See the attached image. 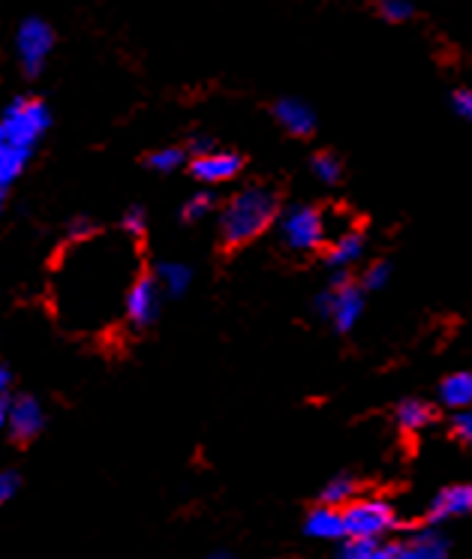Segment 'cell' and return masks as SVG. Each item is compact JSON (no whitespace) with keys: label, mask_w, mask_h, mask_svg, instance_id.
<instances>
[{"label":"cell","mask_w":472,"mask_h":559,"mask_svg":"<svg viewBox=\"0 0 472 559\" xmlns=\"http://www.w3.org/2000/svg\"><path fill=\"white\" fill-rule=\"evenodd\" d=\"M142 274V241L118 226L63 241L49 271L51 317L75 337H106L121 329L127 293Z\"/></svg>","instance_id":"cell-1"},{"label":"cell","mask_w":472,"mask_h":559,"mask_svg":"<svg viewBox=\"0 0 472 559\" xmlns=\"http://www.w3.org/2000/svg\"><path fill=\"white\" fill-rule=\"evenodd\" d=\"M280 190L271 183H247L217 207V238L223 250H241L278 226Z\"/></svg>","instance_id":"cell-2"},{"label":"cell","mask_w":472,"mask_h":559,"mask_svg":"<svg viewBox=\"0 0 472 559\" xmlns=\"http://www.w3.org/2000/svg\"><path fill=\"white\" fill-rule=\"evenodd\" d=\"M51 130V109L39 97H15L0 111V139L37 151Z\"/></svg>","instance_id":"cell-3"},{"label":"cell","mask_w":472,"mask_h":559,"mask_svg":"<svg viewBox=\"0 0 472 559\" xmlns=\"http://www.w3.org/2000/svg\"><path fill=\"white\" fill-rule=\"evenodd\" d=\"M278 235L280 243H283L290 253H319L328 243L326 211L316 205L286 207V211H280L278 217Z\"/></svg>","instance_id":"cell-4"},{"label":"cell","mask_w":472,"mask_h":559,"mask_svg":"<svg viewBox=\"0 0 472 559\" xmlns=\"http://www.w3.org/2000/svg\"><path fill=\"white\" fill-rule=\"evenodd\" d=\"M343 511V530L346 538H362V542H382L388 533L398 530V511L391 502L379 497L352 499Z\"/></svg>","instance_id":"cell-5"},{"label":"cell","mask_w":472,"mask_h":559,"mask_svg":"<svg viewBox=\"0 0 472 559\" xmlns=\"http://www.w3.org/2000/svg\"><path fill=\"white\" fill-rule=\"evenodd\" d=\"M316 310L334 325V331L350 334L364 313V289L350 274H334L326 293L316 298Z\"/></svg>","instance_id":"cell-6"},{"label":"cell","mask_w":472,"mask_h":559,"mask_svg":"<svg viewBox=\"0 0 472 559\" xmlns=\"http://www.w3.org/2000/svg\"><path fill=\"white\" fill-rule=\"evenodd\" d=\"M163 307H166V298L157 289V283L151 280V274H142L135 280L133 289L127 293V301H123L121 313V329L130 331V334H145L160 322L163 317Z\"/></svg>","instance_id":"cell-7"},{"label":"cell","mask_w":472,"mask_h":559,"mask_svg":"<svg viewBox=\"0 0 472 559\" xmlns=\"http://www.w3.org/2000/svg\"><path fill=\"white\" fill-rule=\"evenodd\" d=\"M46 425H49V409H46V403L39 401L37 394L22 391V394H13V397H10L3 433L13 439V442H19V445L37 442V439L46 433Z\"/></svg>","instance_id":"cell-8"},{"label":"cell","mask_w":472,"mask_h":559,"mask_svg":"<svg viewBox=\"0 0 472 559\" xmlns=\"http://www.w3.org/2000/svg\"><path fill=\"white\" fill-rule=\"evenodd\" d=\"M51 51H55V31H51L49 22L25 19L15 31V55H19V63H22L25 75L37 79L46 70Z\"/></svg>","instance_id":"cell-9"},{"label":"cell","mask_w":472,"mask_h":559,"mask_svg":"<svg viewBox=\"0 0 472 559\" xmlns=\"http://www.w3.org/2000/svg\"><path fill=\"white\" fill-rule=\"evenodd\" d=\"M187 171L193 175L196 183H202L205 190L220 187V183L235 181L244 171V157L235 151H223V147H211L202 154H193L187 163Z\"/></svg>","instance_id":"cell-10"},{"label":"cell","mask_w":472,"mask_h":559,"mask_svg":"<svg viewBox=\"0 0 472 559\" xmlns=\"http://www.w3.org/2000/svg\"><path fill=\"white\" fill-rule=\"evenodd\" d=\"M148 274L157 283V289L163 293L166 301H181V298H187V293L193 289L196 280L193 265L184 262V259H160L157 265L151 267Z\"/></svg>","instance_id":"cell-11"},{"label":"cell","mask_w":472,"mask_h":559,"mask_svg":"<svg viewBox=\"0 0 472 559\" xmlns=\"http://www.w3.org/2000/svg\"><path fill=\"white\" fill-rule=\"evenodd\" d=\"M463 514H472V481L467 485H448L442 487L430 506H427V523H442L451 521V518H463Z\"/></svg>","instance_id":"cell-12"},{"label":"cell","mask_w":472,"mask_h":559,"mask_svg":"<svg viewBox=\"0 0 472 559\" xmlns=\"http://www.w3.org/2000/svg\"><path fill=\"white\" fill-rule=\"evenodd\" d=\"M37 151H27L22 145H13L7 139H0V211L7 205V199L13 193V187L22 181V175L31 166Z\"/></svg>","instance_id":"cell-13"},{"label":"cell","mask_w":472,"mask_h":559,"mask_svg":"<svg viewBox=\"0 0 472 559\" xmlns=\"http://www.w3.org/2000/svg\"><path fill=\"white\" fill-rule=\"evenodd\" d=\"M364 255V231L358 226L340 231L326 243V262L338 274H350V267Z\"/></svg>","instance_id":"cell-14"},{"label":"cell","mask_w":472,"mask_h":559,"mask_svg":"<svg viewBox=\"0 0 472 559\" xmlns=\"http://www.w3.org/2000/svg\"><path fill=\"white\" fill-rule=\"evenodd\" d=\"M274 121L295 139H307L316 133V115L304 99L283 97L274 103Z\"/></svg>","instance_id":"cell-15"},{"label":"cell","mask_w":472,"mask_h":559,"mask_svg":"<svg viewBox=\"0 0 472 559\" xmlns=\"http://www.w3.org/2000/svg\"><path fill=\"white\" fill-rule=\"evenodd\" d=\"M304 533L316 538V542H340L346 538V530H343V511L331 509V506H314L304 518Z\"/></svg>","instance_id":"cell-16"},{"label":"cell","mask_w":472,"mask_h":559,"mask_svg":"<svg viewBox=\"0 0 472 559\" xmlns=\"http://www.w3.org/2000/svg\"><path fill=\"white\" fill-rule=\"evenodd\" d=\"M448 557V547L446 538H439L430 530H424V533H415L406 542H398V545H391V554L388 559H446Z\"/></svg>","instance_id":"cell-17"},{"label":"cell","mask_w":472,"mask_h":559,"mask_svg":"<svg viewBox=\"0 0 472 559\" xmlns=\"http://www.w3.org/2000/svg\"><path fill=\"white\" fill-rule=\"evenodd\" d=\"M439 401L446 403L448 409H472V373L470 370H460L451 377L442 379L439 385Z\"/></svg>","instance_id":"cell-18"},{"label":"cell","mask_w":472,"mask_h":559,"mask_svg":"<svg viewBox=\"0 0 472 559\" xmlns=\"http://www.w3.org/2000/svg\"><path fill=\"white\" fill-rule=\"evenodd\" d=\"M434 406L424 401H403L394 409V421H398L400 430H406V433H418L424 427L434 425Z\"/></svg>","instance_id":"cell-19"},{"label":"cell","mask_w":472,"mask_h":559,"mask_svg":"<svg viewBox=\"0 0 472 559\" xmlns=\"http://www.w3.org/2000/svg\"><path fill=\"white\" fill-rule=\"evenodd\" d=\"M187 163H190V151L184 145L157 147L145 157L148 169L157 171V175H175V171L187 169Z\"/></svg>","instance_id":"cell-20"},{"label":"cell","mask_w":472,"mask_h":559,"mask_svg":"<svg viewBox=\"0 0 472 559\" xmlns=\"http://www.w3.org/2000/svg\"><path fill=\"white\" fill-rule=\"evenodd\" d=\"M358 481L352 478V475H338V478H331L326 487H322V493H319V502L322 506H331V509H346L352 499H358Z\"/></svg>","instance_id":"cell-21"},{"label":"cell","mask_w":472,"mask_h":559,"mask_svg":"<svg viewBox=\"0 0 472 559\" xmlns=\"http://www.w3.org/2000/svg\"><path fill=\"white\" fill-rule=\"evenodd\" d=\"M211 214H217V195L211 193V190H199V193L190 195L181 205V219L187 226H199Z\"/></svg>","instance_id":"cell-22"},{"label":"cell","mask_w":472,"mask_h":559,"mask_svg":"<svg viewBox=\"0 0 472 559\" xmlns=\"http://www.w3.org/2000/svg\"><path fill=\"white\" fill-rule=\"evenodd\" d=\"M391 545L386 542H362V538H346L338 550V559H388Z\"/></svg>","instance_id":"cell-23"},{"label":"cell","mask_w":472,"mask_h":559,"mask_svg":"<svg viewBox=\"0 0 472 559\" xmlns=\"http://www.w3.org/2000/svg\"><path fill=\"white\" fill-rule=\"evenodd\" d=\"M310 171H314V178L319 183L334 187V183H340V178H343V163H340L338 154L319 151V154H314V159H310Z\"/></svg>","instance_id":"cell-24"},{"label":"cell","mask_w":472,"mask_h":559,"mask_svg":"<svg viewBox=\"0 0 472 559\" xmlns=\"http://www.w3.org/2000/svg\"><path fill=\"white\" fill-rule=\"evenodd\" d=\"M118 229L127 231L130 238H135V241H145L148 235V211L145 207H127L121 214V219H118Z\"/></svg>","instance_id":"cell-25"},{"label":"cell","mask_w":472,"mask_h":559,"mask_svg":"<svg viewBox=\"0 0 472 559\" xmlns=\"http://www.w3.org/2000/svg\"><path fill=\"white\" fill-rule=\"evenodd\" d=\"M376 13L382 15L386 22H391V25H400V22H410L415 7H412L410 0H376Z\"/></svg>","instance_id":"cell-26"},{"label":"cell","mask_w":472,"mask_h":559,"mask_svg":"<svg viewBox=\"0 0 472 559\" xmlns=\"http://www.w3.org/2000/svg\"><path fill=\"white\" fill-rule=\"evenodd\" d=\"M388 280H391V265H388V262H370V265L362 271L358 286H362L364 293H379Z\"/></svg>","instance_id":"cell-27"},{"label":"cell","mask_w":472,"mask_h":559,"mask_svg":"<svg viewBox=\"0 0 472 559\" xmlns=\"http://www.w3.org/2000/svg\"><path fill=\"white\" fill-rule=\"evenodd\" d=\"M19 490H22V475L15 469H0V506L13 502L19 497Z\"/></svg>","instance_id":"cell-28"},{"label":"cell","mask_w":472,"mask_h":559,"mask_svg":"<svg viewBox=\"0 0 472 559\" xmlns=\"http://www.w3.org/2000/svg\"><path fill=\"white\" fill-rule=\"evenodd\" d=\"M451 433L472 449V409H460L455 418H451Z\"/></svg>","instance_id":"cell-29"},{"label":"cell","mask_w":472,"mask_h":559,"mask_svg":"<svg viewBox=\"0 0 472 559\" xmlns=\"http://www.w3.org/2000/svg\"><path fill=\"white\" fill-rule=\"evenodd\" d=\"M10 385H13V379H10V373L0 367V433H3V427H7V409H10Z\"/></svg>","instance_id":"cell-30"},{"label":"cell","mask_w":472,"mask_h":559,"mask_svg":"<svg viewBox=\"0 0 472 559\" xmlns=\"http://www.w3.org/2000/svg\"><path fill=\"white\" fill-rule=\"evenodd\" d=\"M451 103H455V111H458L460 118H467V121L472 123V87H463V91H458Z\"/></svg>","instance_id":"cell-31"},{"label":"cell","mask_w":472,"mask_h":559,"mask_svg":"<svg viewBox=\"0 0 472 559\" xmlns=\"http://www.w3.org/2000/svg\"><path fill=\"white\" fill-rule=\"evenodd\" d=\"M205 559H238V557H232V554H226V550H217V554H208Z\"/></svg>","instance_id":"cell-32"}]
</instances>
